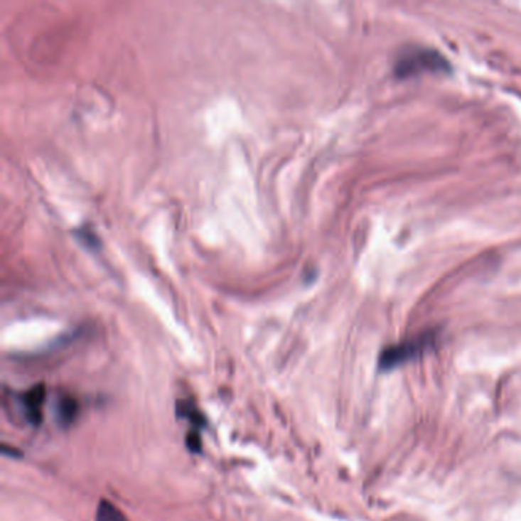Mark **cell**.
<instances>
[{"label": "cell", "mask_w": 521, "mask_h": 521, "mask_svg": "<svg viewBox=\"0 0 521 521\" xmlns=\"http://www.w3.org/2000/svg\"><path fill=\"white\" fill-rule=\"evenodd\" d=\"M95 521H129V520L114 503L107 502V500H101V503L97 509Z\"/></svg>", "instance_id": "5"}, {"label": "cell", "mask_w": 521, "mask_h": 521, "mask_svg": "<svg viewBox=\"0 0 521 521\" xmlns=\"http://www.w3.org/2000/svg\"><path fill=\"white\" fill-rule=\"evenodd\" d=\"M178 414L186 419V421L190 422L191 430L188 431V437H187V445L191 449V451H199L200 449V431L203 428L207 426L205 419L200 414V412L196 408L193 402L188 401H181L178 404Z\"/></svg>", "instance_id": "4"}, {"label": "cell", "mask_w": 521, "mask_h": 521, "mask_svg": "<svg viewBox=\"0 0 521 521\" xmlns=\"http://www.w3.org/2000/svg\"><path fill=\"white\" fill-rule=\"evenodd\" d=\"M448 69V60H445L437 50L433 49H408L396 60L394 74L401 78L413 77L419 72H445Z\"/></svg>", "instance_id": "2"}, {"label": "cell", "mask_w": 521, "mask_h": 521, "mask_svg": "<svg viewBox=\"0 0 521 521\" xmlns=\"http://www.w3.org/2000/svg\"><path fill=\"white\" fill-rule=\"evenodd\" d=\"M46 392L43 385H36L31 390H26L20 394H14V401L17 402L18 413L22 414L25 424L38 425L42 422L43 404H45Z\"/></svg>", "instance_id": "3"}, {"label": "cell", "mask_w": 521, "mask_h": 521, "mask_svg": "<svg viewBox=\"0 0 521 521\" xmlns=\"http://www.w3.org/2000/svg\"><path fill=\"white\" fill-rule=\"evenodd\" d=\"M58 413H60V421L61 422H70L74 419L75 413H77V405L74 399H65L60 401V407H58Z\"/></svg>", "instance_id": "6"}, {"label": "cell", "mask_w": 521, "mask_h": 521, "mask_svg": "<svg viewBox=\"0 0 521 521\" xmlns=\"http://www.w3.org/2000/svg\"><path fill=\"white\" fill-rule=\"evenodd\" d=\"M436 343V333L426 332L417 335L412 340L402 341L399 344L388 345L380 355L381 370H393L405 362H410L422 356L426 350H430Z\"/></svg>", "instance_id": "1"}]
</instances>
